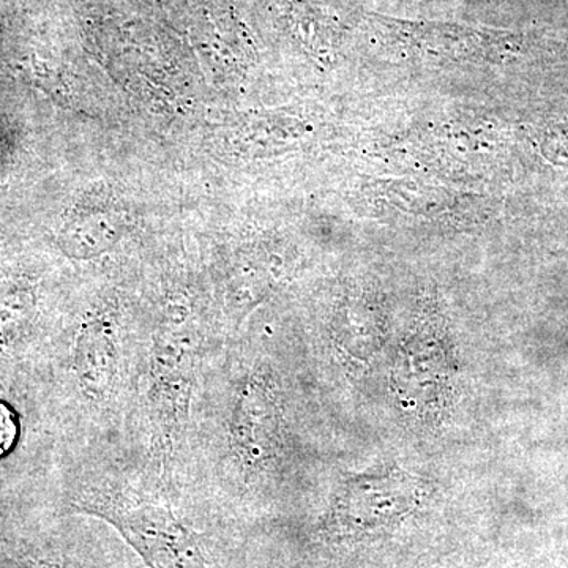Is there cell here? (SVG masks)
<instances>
[{
	"label": "cell",
	"instance_id": "1",
	"mask_svg": "<svg viewBox=\"0 0 568 568\" xmlns=\"http://www.w3.org/2000/svg\"><path fill=\"white\" fill-rule=\"evenodd\" d=\"M71 506L111 526L149 568H219L215 541L194 525L203 491L156 476L121 450L82 455Z\"/></svg>",
	"mask_w": 568,
	"mask_h": 568
},
{
	"label": "cell",
	"instance_id": "2",
	"mask_svg": "<svg viewBox=\"0 0 568 568\" xmlns=\"http://www.w3.org/2000/svg\"><path fill=\"white\" fill-rule=\"evenodd\" d=\"M372 20L384 43L425 61L496 62L515 50L514 36L495 29L386 17H372Z\"/></svg>",
	"mask_w": 568,
	"mask_h": 568
},
{
	"label": "cell",
	"instance_id": "3",
	"mask_svg": "<svg viewBox=\"0 0 568 568\" xmlns=\"http://www.w3.org/2000/svg\"><path fill=\"white\" fill-rule=\"evenodd\" d=\"M377 193L384 203L392 205L395 211L405 212L406 215L443 216L454 215L465 201L457 194L436 186H426L422 183L405 181H388L377 183Z\"/></svg>",
	"mask_w": 568,
	"mask_h": 568
},
{
	"label": "cell",
	"instance_id": "4",
	"mask_svg": "<svg viewBox=\"0 0 568 568\" xmlns=\"http://www.w3.org/2000/svg\"><path fill=\"white\" fill-rule=\"evenodd\" d=\"M20 435L17 414L6 403H0V457L9 454Z\"/></svg>",
	"mask_w": 568,
	"mask_h": 568
}]
</instances>
